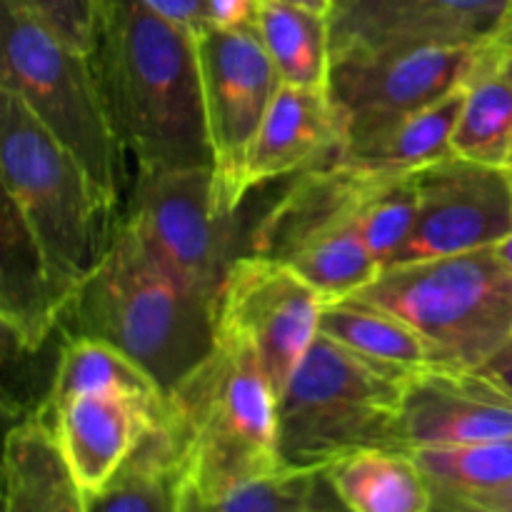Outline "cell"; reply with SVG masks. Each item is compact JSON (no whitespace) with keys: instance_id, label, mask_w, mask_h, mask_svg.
<instances>
[{"instance_id":"cell-17","label":"cell","mask_w":512,"mask_h":512,"mask_svg":"<svg viewBox=\"0 0 512 512\" xmlns=\"http://www.w3.org/2000/svg\"><path fill=\"white\" fill-rule=\"evenodd\" d=\"M343 148V125L328 90L280 83L250 143L243 165V190L298 175L335 158Z\"/></svg>"},{"instance_id":"cell-35","label":"cell","mask_w":512,"mask_h":512,"mask_svg":"<svg viewBox=\"0 0 512 512\" xmlns=\"http://www.w3.org/2000/svg\"><path fill=\"white\" fill-rule=\"evenodd\" d=\"M490 48H493L495 65H498L503 73H508L512 78V18H510V23L505 25L503 33H500L498 38L490 43Z\"/></svg>"},{"instance_id":"cell-13","label":"cell","mask_w":512,"mask_h":512,"mask_svg":"<svg viewBox=\"0 0 512 512\" xmlns=\"http://www.w3.org/2000/svg\"><path fill=\"white\" fill-rule=\"evenodd\" d=\"M512 0H333L330 55H373L420 45H490Z\"/></svg>"},{"instance_id":"cell-34","label":"cell","mask_w":512,"mask_h":512,"mask_svg":"<svg viewBox=\"0 0 512 512\" xmlns=\"http://www.w3.org/2000/svg\"><path fill=\"white\" fill-rule=\"evenodd\" d=\"M305 512H350L343 503H340V498L335 495V490L330 488V483L325 480L323 470H320L318 480H315L313 495H310L308 510Z\"/></svg>"},{"instance_id":"cell-4","label":"cell","mask_w":512,"mask_h":512,"mask_svg":"<svg viewBox=\"0 0 512 512\" xmlns=\"http://www.w3.org/2000/svg\"><path fill=\"white\" fill-rule=\"evenodd\" d=\"M0 178L3 198L73 303L113 240L118 205L8 90L0 95Z\"/></svg>"},{"instance_id":"cell-38","label":"cell","mask_w":512,"mask_h":512,"mask_svg":"<svg viewBox=\"0 0 512 512\" xmlns=\"http://www.w3.org/2000/svg\"><path fill=\"white\" fill-rule=\"evenodd\" d=\"M493 250H495V253L500 255V258L505 260V263L510 265V268H512V233H510L508 238H505V240H500V243L495 245Z\"/></svg>"},{"instance_id":"cell-16","label":"cell","mask_w":512,"mask_h":512,"mask_svg":"<svg viewBox=\"0 0 512 512\" xmlns=\"http://www.w3.org/2000/svg\"><path fill=\"white\" fill-rule=\"evenodd\" d=\"M378 178L380 173L353 168L338 155L303 170L250 230L245 253L280 260L313 235L355 225L360 203Z\"/></svg>"},{"instance_id":"cell-24","label":"cell","mask_w":512,"mask_h":512,"mask_svg":"<svg viewBox=\"0 0 512 512\" xmlns=\"http://www.w3.org/2000/svg\"><path fill=\"white\" fill-rule=\"evenodd\" d=\"M98 390L100 393L128 395V398L148 405L163 420L168 413V393L130 355L100 338L65 335L48 398L40 408H50L73 395L98 393Z\"/></svg>"},{"instance_id":"cell-21","label":"cell","mask_w":512,"mask_h":512,"mask_svg":"<svg viewBox=\"0 0 512 512\" xmlns=\"http://www.w3.org/2000/svg\"><path fill=\"white\" fill-rule=\"evenodd\" d=\"M465 88L445 95L420 113L408 115L365 138L345 143L338 158L353 168L380 175L418 173L428 165L453 155V133L463 110Z\"/></svg>"},{"instance_id":"cell-19","label":"cell","mask_w":512,"mask_h":512,"mask_svg":"<svg viewBox=\"0 0 512 512\" xmlns=\"http://www.w3.org/2000/svg\"><path fill=\"white\" fill-rule=\"evenodd\" d=\"M430 512H512V440L410 450Z\"/></svg>"},{"instance_id":"cell-18","label":"cell","mask_w":512,"mask_h":512,"mask_svg":"<svg viewBox=\"0 0 512 512\" xmlns=\"http://www.w3.org/2000/svg\"><path fill=\"white\" fill-rule=\"evenodd\" d=\"M3 265H0V320L23 353H35L60 330L70 295L58 285L13 203L3 198Z\"/></svg>"},{"instance_id":"cell-11","label":"cell","mask_w":512,"mask_h":512,"mask_svg":"<svg viewBox=\"0 0 512 512\" xmlns=\"http://www.w3.org/2000/svg\"><path fill=\"white\" fill-rule=\"evenodd\" d=\"M323 298L288 263L268 255H235L225 273L215 330L248 340L275 395L303 363L320 335Z\"/></svg>"},{"instance_id":"cell-28","label":"cell","mask_w":512,"mask_h":512,"mask_svg":"<svg viewBox=\"0 0 512 512\" xmlns=\"http://www.w3.org/2000/svg\"><path fill=\"white\" fill-rule=\"evenodd\" d=\"M512 140V78L495 65L493 48L465 85L463 110L453 133V155L503 168Z\"/></svg>"},{"instance_id":"cell-25","label":"cell","mask_w":512,"mask_h":512,"mask_svg":"<svg viewBox=\"0 0 512 512\" xmlns=\"http://www.w3.org/2000/svg\"><path fill=\"white\" fill-rule=\"evenodd\" d=\"M183 463L163 423L150 425L113 480L85 495V512H180Z\"/></svg>"},{"instance_id":"cell-27","label":"cell","mask_w":512,"mask_h":512,"mask_svg":"<svg viewBox=\"0 0 512 512\" xmlns=\"http://www.w3.org/2000/svg\"><path fill=\"white\" fill-rule=\"evenodd\" d=\"M280 260L308 280L325 305L363 293L383 273V265L353 223L303 240Z\"/></svg>"},{"instance_id":"cell-1","label":"cell","mask_w":512,"mask_h":512,"mask_svg":"<svg viewBox=\"0 0 512 512\" xmlns=\"http://www.w3.org/2000/svg\"><path fill=\"white\" fill-rule=\"evenodd\" d=\"M93 63L138 173L213 165L190 30L145 0H100Z\"/></svg>"},{"instance_id":"cell-29","label":"cell","mask_w":512,"mask_h":512,"mask_svg":"<svg viewBox=\"0 0 512 512\" xmlns=\"http://www.w3.org/2000/svg\"><path fill=\"white\" fill-rule=\"evenodd\" d=\"M320 470L283 468L243 480L220 493L203 495L183 483V498L193 512H305Z\"/></svg>"},{"instance_id":"cell-5","label":"cell","mask_w":512,"mask_h":512,"mask_svg":"<svg viewBox=\"0 0 512 512\" xmlns=\"http://www.w3.org/2000/svg\"><path fill=\"white\" fill-rule=\"evenodd\" d=\"M0 5L3 90L20 98L95 185L120 205L125 150L110 120L93 55L63 43L28 0H0Z\"/></svg>"},{"instance_id":"cell-32","label":"cell","mask_w":512,"mask_h":512,"mask_svg":"<svg viewBox=\"0 0 512 512\" xmlns=\"http://www.w3.org/2000/svg\"><path fill=\"white\" fill-rule=\"evenodd\" d=\"M145 3L193 35L210 25L208 0H145Z\"/></svg>"},{"instance_id":"cell-36","label":"cell","mask_w":512,"mask_h":512,"mask_svg":"<svg viewBox=\"0 0 512 512\" xmlns=\"http://www.w3.org/2000/svg\"><path fill=\"white\" fill-rule=\"evenodd\" d=\"M483 370L488 375H493L500 385H505V388L512 393V343L498 355V358L493 360V363L488 365V368H483Z\"/></svg>"},{"instance_id":"cell-9","label":"cell","mask_w":512,"mask_h":512,"mask_svg":"<svg viewBox=\"0 0 512 512\" xmlns=\"http://www.w3.org/2000/svg\"><path fill=\"white\" fill-rule=\"evenodd\" d=\"M488 50L490 45H420L333 60L328 95L343 125V145L465 88Z\"/></svg>"},{"instance_id":"cell-39","label":"cell","mask_w":512,"mask_h":512,"mask_svg":"<svg viewBox=\"0 0 512 512\" xmlns=\"http://www.w3.org/2000/svg\"><path fill=\"white\" fill-rule=\"evenodd\" d=\"M503 168L508 170V175L512 178V140H510V148H508V155H505V163H503Z\"/></svg>"},{"instance_id":"cell-40","label":"cell","mask_w":512,"mask_h":512,"mask_svg":"<svg viewBox=\"0 0 512 512\" xmlns=\"http://www.w3.org/2000/svg\"><path fill=\"white\" fill-rule=\"evenodd\" d=\"M180 512H193V510H190V508H188V503H185V498H183V500H180Z\"/></svg>"},{"instance_id":"cell-6","label":"cell","mask_w":512,"mask_h":512,"mask_svg":"<svg viewBox=\"0 0 512 512\" xmlns=\"http://www.w3.org/2000/svg\"><path fill=\"white\" fill-rule=\"evenodd\" d=\"M353 298L405 320L450 368H488L512 343V268L493 248L385 268Z\"/></svg>"},{"instance_id":"cell-33","label":"cell","mask_w":512,"mask_h":512,"mask_svg":"<svg viewBox=\"0 0 512 512\" xmlns=\"http://www.w3.org/2000/svg\"><path fill=\"white\" fill-rule=\"evenodd\" d=\"M210 25L235 28V25L253 23L255 0H208Z\"/></svg>"},{"instance_id":"cell-10","label":"cell","mask_w":512,"mask_h":512,"mask_svg":"<svg viewBox=\"0 0 512 512\" xmlns=\"http://www.w3.org/2000/svg\"><path fill=\"white\" fill-rule=\"evenodd\" d=\"M205 128L215 178L230 210L245 198L243 165L250 143L280 88L275 65L253 23L195 33Z\"/></svg>"},{"instance_id":"cell-14","label":"cell","mask_w":512,"mask_h":512,"mask_svg":"<svg viewBox=\"0 0 512 512\" xmlns=\"http://www.w3.org/2000/svg\"><path fill=\"white\" fill-rule=\"evenodd\" d=\"M398 448L512 440V393L485 370L435 365L405 383Z\"/></svg>"},{"instance_id":"cell-15","label":"cell","mask_w":512,"mask_h":512,"mask_svg":"<svg viewBox=\"0 0 512 512\" xmlns=\"http://www.w3.org/2000/svg\"><path fill=\"white\" fill-rule=\"evenodd\" d=\"M83 495L98 493L128 463L158 413L123 393H80L38 408Z\"/></svg>"},{"instance_id":"cell-7","label":"cell","mask_w":512,"mask_h":512,"mask_svg":"<svg viewBox=\"0 0 512 512\" xmlns=\"http://www.w3.org/2000/svg\"><path fill=\"white\" fill-rule=\"evenodd\" d=\"M320 333L278 395L280 458L288 468L325 470L363 448H398L405 383Z\"/></svg>"},{"instance_id":"cell-12","label":"cell","mask_w":512,"mask_h":512,"mask_svg":"<svg viewBox=\"0 0 512 512\" xmlns=\"http://www.w3.org/2000/svg\"><path fill=\"white\" fill-rule=\"evenodd\" d=\"M418 213L385 268L495 248L512 233V178L505 168L448 155L415 173Z\"/></svg>"},{"instance_id":"cell-8","label":"cell","mask_w":512,"mask_h":512,"mask_svg":"<svg viewBox=\"0 0 512 512\" xmlns=\"http://www.w3.org/2000/svg\"><path fill=\"white\" fill-rule=\"evenodd\" d=\"M123 220L218 313L220 288L235 258V210L223 200L213 165L138 173Z\"/></svg>"},{"instance_id":"cell-31","label":"cell","mask_w":512,"mask_h":512,"mask_svg":"<svg viewBox=\"0 0 512 512\" xmlns=\"http://www.w3.org/2000/svg\"><path fill=\"white\" fill-rule=\"evenodd\" d=\"M28 5L63 43L78 53H95L100 0H28Z\"/></svg>"},{"instance_id":"cell-20","label":"cell","mask_w":512,"mask_h":512,"mask_svg":"<svg viewBox=\"0 0 512 512\" xmlns=\"http://www.w3.org/2000/svg\"><path fill=\"white\" fill-rule=\"evenodd\" d=\"M3 512H85V495L48 420L25 415L5 435Z\"/></svg>"},{"instance_id":"cell-37","label":"cell","mask_w":512,"mask_h":512,"mask_svg":"<svg viewBox=\"0 0 512 512\" xmlns=\"http://www.w3.org/2000/svg\"><path fill=\"white\" fill-rule=\"evenodd\" d=\"M280 3L295 5V8L310 10V13H318L328 18L330 10H333V0H280Z\"/></svg>"},{"instance_id":"cell-22","label":"cell","mask_w":512,"mask_h":512,"mask_svg":"<svg viewBox=\"0 0 512 512\" xmlns=\"http://www.w3.org/2000/svg\"><path fill=\"white\" fill-rule=\"evenodd\" d=\"M323 475L350 512H430L428 485L410 450H355Z\"/></svg>"},{"instance_id":"cell-30","label":"cell","mask_w":512,"mask_h":512,"mask_svg":"<svg viewBox=\"0 0 512 512\" xmlns=\"http://www.w3.org/2000/svg\"><path fill=\"white\" fill-rule=\"evenodd\" d=\"M418 213V180L415 173L380 175L355 215V228L363 235L380 265L390 263L408 238Z\"/></svg>"},{"instance_id":"cell-2","label":"cell","mask_w":512,"mask_h":512,"mask_svg":"<svg viewBox=\"0 0 512 512\" xmlns=\"http://www.w3.org/2000/svg\"><path fill=\"white\" fill-rule=\"evenodd\" d=\"M60 328L115 345L170 393L213 350L215 305L175 278L120 218Z\"/></svg>"},{"instance_id":"cell-26","label":"cell","mask_w":512,"mask_h":512,"mask_svg":"<svg viewBox=\"0 0 512 512\" xmlns=\"http://www.w3.org/2000/svg\"><path fill=\"white\" fill-rule=\"evenodd\" d=\"M253 25L273 60L280 83L328 90L333 55L325 15L280 0H255Z\"/></svg>"},{"instance_id":"cell-23","label":"cell","mask_w":512,"mask_h":512,"mask_svg":"<svg viewBox=\"0 0 512 512\" xmlns=\"http://www.w3.org/2000/svg\"><path fill=\"white\" fill-rule=\"evenodd\" d=\"M320 333L400 378H413L440 365L418 330L388 310L358 298L325 305Z\"/></svg>"},{"instance_id":"cell-3","label":"cell","mask_w":512,"mask_h":512,"mask_svg":"<svg viewBox=\"0 0 512 512\" xmlns=\"http://www.w3.org/2000/svg\"><path fill=\"white\" fill-rule=\"evenodd\" d=\"M163 425L185 485L203 498L285 465L278 395L253 345L235 333L215 330L208 358L168 393Z\"/></svg>"}]
</instances>
